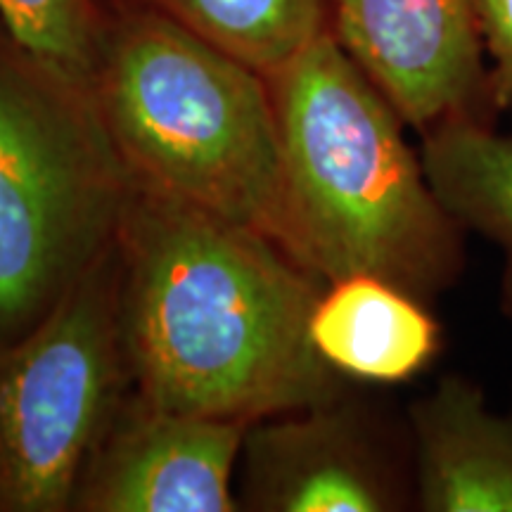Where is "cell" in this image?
Segmentation results:
<instances>
[{"label": "cell", "instance_id": "obj_1", "mask_svg": "<svg viewBox=\"0 0 512 512\" xmlns=\"http://www.w3.org/2000/svg\"><path fill=\"white\" fill-rule=\"evenodd\" d=\"M117 249L138 399L247 425L339 399L309 335L328 283L271 235L133 183Z\"/></svg>", "mask_w": 512, "mask_h": 512}, {"label": "cell", "instance_id": "obj_2", "mask_svg": "<svg viewBox=\"0 0 512 512\" xmlns=\"http://www.w3.org/2000/svg\"><path fill=\"white\" fill-rule=\"evenodd\" d=\"M283 150V245L323 283L375 275L413 297L456 278L441 209L392 102L325 29L271 76Z\"/></svg>", "mask_w": 512, "mask_h": 512}, {"label": "cell", "instance_id": "obj_3", "mask_svg": "<svg viewBox=\"0 0 512 512\" xmlns=\"http://www.w3.org/2000/svg\"><path fill=\"white\" fill-rule=\"evenodd\" d=\"M178 19L119 29L93 81L131 181L283 240V150L273 88Z\"/></svg>", "mask_w": 512, "mask_h": 512}, {"label": "cell", "instance_id": "obj_4", "mask_svg": "<svg viewBox=\"0 0 512 512\" xmlns=\"http://www.w3.org/2000/svg\"><path fill=\"white\" fill-rule=\"evenodd\" d=\"M131 188L93 88L0 50V347L117 245Z\"/></svg>", "mask_w": 512, "mask_h": 512}, {"label": "cell", "instance_id": "obj_5", "mask_svg": "<svg viewBox=\"0 0 512 512\" xmlns=\"http://www.w3.org/2000/svg\"><path fill=\"white\" fill-rule=\"evenodd\" d=\"M128 384L114 245L34 330L0 347V512L72 510Z\"/></svg>", "mask_w": 512, "mask_h": 512}, {"label": "cell", "instance_id": "obj_6", "mask_svg": "<svg viewBox=\"0 0 512 512\" xmlns=\"http://www.w3.org/2000/svg\"><path fill=\"white\" fill-rule=\"evenodd\" d=\"M247 422L124 401L83 472L72 510L233 512Z\"/></svg>", "mask_w": 512, "mask_h": 512}, {"label": "cell", "instance_id": "obj_7", "mask_svg": "<svg viewBox=\"0 0 512 512\" xmlns=\"http://www.w3.org/2000/svg\"><path fill=\"white\" fill-rule=\"evenodd\" d=\"M332 34L399 117L427 131L484 88L475 0H330Z\"/></svg>", "mask_w": 512, "mask_h": 512}, {"label": "cell", "instance_id": "obj_8", "mask_svg": "<svg viewBox=\"0 0 512 512\" xmlns=\"http://www.w3.org/2000/svg\"><path fill=\"white\" fill-rule=\"evenodd\" d=\"M240 505L264 512H382L394 484L366 432L337 401L256 420L242 441Z\"/></svg>", "mask_w": 512, "mask_h": 512}, {"label": "cell", "instance_id": "obj_9", "mask_svg": "<svg viewBox=\"0 0 512 512\" xmlns=\"http://www.w3.org/2000/svg\"><path fill=\"white\" fill-rule=\"evenodd\" d=\"M418 501L427 512H512V420L463 377L413 403Z\"/></svg>", "mask_w": 512, "mask_h": 512}, {"label": "cell", "instance_id": "obj_10", "mask_svg": "<svg viewBox=\"0 0 512 512\" xmlns=\"http://www.w3.org/2000/svg\"><path fill=\"white\" fill-rule=\"evenodd\" d=\"M309 335L335 373L384 384L418 375L439 349V328L420 299L375 275L325 285Z\"/></svg>", "mask_w": 512, "mask_h": 512}, {"label": "cell", "instance_id": "obj_11", "mask_svg": "<svg viewBox=\"0 0 512 512\" xmlns=\"http://www.w3.org/2000/svg\"><path fill=\"white\" fill-rule=\"evenodd\" d=\"M420 162L441 209L512 254V136L453 114L427 128Z\"/></svg>", "mask_w": 512, "mask_h": 512}, {"label": "cell", "instance_id": "obj_12", "mask_svg": "<svg viewBox=\"0 0 512 512\" xmlns=\"http://www.w3.org/2000/svg\"><path fill=\"white\" fill-rule=\"evenodd\" d=\"M185 27L271 79L325 29V0H166Z\"/></svg>", "mask_w": 512, "mask_h": 512}, {"label": "cell", "instance_id": "obj_13", "mask_svg": "<svg viewBox=\"0 0 512 512\" xmlns=\"http://www.w3.org/2000/svg\"><path fill=\"white\" fill-rule=\"evenodd\" d=\"M0 19L38 64L93 88L102 50L91 0H0Z\"/></svg>", "mask_w": 512, "mask_h": 512}, {"label": "cell", "instance_id": "obj_14", "mask_svg": "<svg viewBox=\"0 0 512 512\" xmlns=\"http://www.w3.org/2000/svg\"><path fill=\"white\" fill-rule=\"evenodd\" d=\"M484 50L494 60L491 88L496 100L512 107V0H475Z\"/></svg>", "mask_w": 512, "mask_h": 512}]
</instances>
